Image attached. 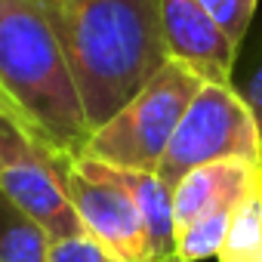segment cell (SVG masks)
Returning <instances> with one entry per match:
<instances>
[{
  "mask_svg": "<svg viewBox=\"0 0 262 262\" xmlns=\"http://www.w3.org/2000/svg\"><path fill=\"white\" fill-rule=\"evenodd\" d=\"M74 77L90 133L170 59L161 0H40Z\"/></svg>",
  "mask_w": 262,
  "mask_h": 262,
  "instance_id": "1",
  "label": "cell"
},
{
  "mask_svg": "<svg viewBox=\"0 0 262 262\" xmlns=\"http://www.w3.org/2000/svg\"><path fill=\"white\" fill-rule=\"evenodd\" d=\"M0 111L56 158H77L90 123L40 0H0Z\"/></svg>",
  "mask_w": 262,
  "mask_h": 262,
  "instance_id": "2",
  "label": "cell"
},
{
  "mask_svg": "<svg viewBox=\"0 0 262 262\" xmlns=\"http://www.w3.org/2000/svg\"><path fill=\"white\" fill-rule=\"evenodd\" d=\"M201 83L204 77L194 68L179 59H167L133 99L86 136V145L77 158H90L117 170L158 173L161 158Z\"/></svg>",
  "mask_w": 262,
  "mask_h": 262,
  "instance_id": "3",
  "label": "cell"
},
{
  "mask_svg": "<svg viewBox=\"0 0 262 262\" xmlns=\"http://www.w3.org/2000/svg\"><path fill=\"white\" fill-rule=\"evenodd\" d=\"M225 158L262 164V123L234 83L204 80L161 158L158 176L176 188L191 170Z\"/></svg>",
  "mask_w": 262,
  "mask_h": 262,
  "instance_id": "4",
  "label": "cell"
},
{
  "mask_svg": "<svg viewBox=\"0 0 262 262\" xmlns=\"http://www.w3.org/2000/svg\"><path fill=\"white\" fill-rule=\"evenodd\" d=\"M65 179L80 228L114 262H151L142 210L105 164L90 158H71L65 167Z\"/></svg>",
  "mask_w": 262,
  "mask_h": 262,
  "instance_id": "5",
  "label": "cell"
},
{
  "mask_svg": "<svg viewBox=\"0 0 262 262\" xmlns=\"http://www.w3.org/2000/svg\"><path fill=\"white\" fill-rule=\"evenodd\" d=\"M68 161L71 158H56L43 148H34L0 170V188L37 225H43V231L53 241L83 231L68 194V179H65Z\"/></svg>",
  "mask_w": 262,
  "mask_h": 262,
  "instance_id": "6",
  "label": "cell"
},
{
  "mask_svg": "<svg viewBox=\"0 0 262 262\" xmlns=\"http://www.w3.org/2000/svg\"><path fill=\"white\" fill-rule=\"evenodd\" d=\"M161 25L170 59L185 62L210 83H231L237 47L210 19L201 0H161Z\"/></svg>",
  "mask_w": 262,
  "mask_h": 262,
  "instance_id": "7",
  "label": "cell"
},
{
  "mask_svg": "<svg viewBox=\"0 0 262 262\" xmlns=\"http://www.w3.org/2000/svg\"><path fill=\"white\" fill-rule=\"evenodd\" d=\"M256 191H262V164L244 158L210 161L173 188L176 228L210 213H234Z\"/></svg>",
  "mask_w": 262,
  "mask_h": 262,
  "instance_id": "8",
  "label": "cell"
},
{
  "mask_svg": "<svg viewBox=\"0 0 262 262\" xmlns=\"http://www.w3.org/2000/svg\"><path fill=\"white\" fill-rule=\"evenodd\" d=\"M108 167V164H105ZM111 176L136 198L145 228H148V244H151V262L173 256L176 253V219H173V188L158 176V173H142V170H117L108 167Z\"/></svg>",
  "mask_w": 262,
  "mask_h": 262,
  "instance_id": "9",
  "label": "cell"
},
{
  "mask_svg": "<svg viewBox=\"0 0 262 262\" xmlns=\"http://www.w3.org/2000/svg\"><path fill=\"white\" fill-rule=\"evenodd\" d=\"M53 237L0 188V262H47Z\"/></svg>",
  "mask_w": 262,
  "mask_h": 262,
  "instance_id": "10",
  "label": "cell"
},
{
  "mask_svg": "<svg viewBox=\"0 0 262 262\" xmlns=\"http://www.w3.org/2000/svg\"><path fill=\"white\" fill-rule=\"evenodd\" d=\"M219 262H262V191L250 194L228 222Z\"/></svg>",
  "mask_w": 262,
  "mask_h": 262,
  "instance_id": "11",
  "label": "cell"
},
{
  "mask_svg": "<svg viewBox=\"0 0 262 262\" xmlns=\"http://www.w3.org/2000/svg\"><path fill=\"white\" fill-rule=\"evenodd\" d=\"M228 222H231V213H210V216H201V219L176 228V256H182L188 262L219 256Z\"/></svg>",
  "mask_w": 262,
  "mask_h": 262,
  "instance_id": "12",
  "label": "cell"
},
{
  "mask_svg": "<svg viewBox=\"0 0 262 262\" xmlns=\"http://www.w3.org/2000/svg\"><path fill=\"white\" fill-rule=\"evenodd\" d=\"M201 7L225 31V37L241 50V43H244V37H247V31L253 25L259 0H201Z\"/></svg>",
  "mask_w": 262,
  "mask_h": 262,
  "instance_id": "13",
  "label": "cell"
},
{
  "mask_svg": "<svg viewBox=\"0 0 262 262\" xmlns=\"http://www.w3.org/2000/svg\"><path fill=\"white\" fill-rule=\"evenodd\" d=\"M47 262H114L86 231L80 234H68V237H56L50 244V256Z\"/></svg>",
  "mask_w": 262,
  "mask_h": 262,
  "instance_id": "14",
  "label": "cell"
},
{
  "mask_svg": "<svg viewBox=\"0 0 262 262\" xmlns=\"http://www.w3.org/2000/svg\"><path fill=\"white\" fill-rule=\"evenodd\" d=\"M34 148H40V145L25 133L19 123H13L4 111H0V170L10 167V164L19 161V158H25V155L34 151Z\"/></svg>",
  "mask_w": 262,
  "mask_h": 262,
  "instance_id": "15",
  "label": "cell"
},
{
  "mask_svg": "<svg viewBox=\"0 0 262 262\" xmlns=\"http://www.w3.org/2000/svg\"><path fill=\"white\" fill-rule=\"evenodd\" d=\"M244 99L250 102V108L256 111V117H259V123H262V62H259V68L253 71V77H250V83H247V90H244Z\"/></svg>",
  "mask_w": 262,
  "mask_h": 262,
  "instance_id": "16",
  "label": "cell"
},
{
  "mask_svg": "<svg viewBox=\"0 0 262 262\" xmlns=\"http://www.w3.org/2000/svg\"><path fill=\"white\" fill-rule=\"evenodd\" d=\"M158 262H188V259H182V256L173 253V256H164V259H158Z\"/></svg>",
  "mask_w": 262,
  "mask_h": 262,
  "instance_id": "17",
  "label": "cell"
}]
</instances>
